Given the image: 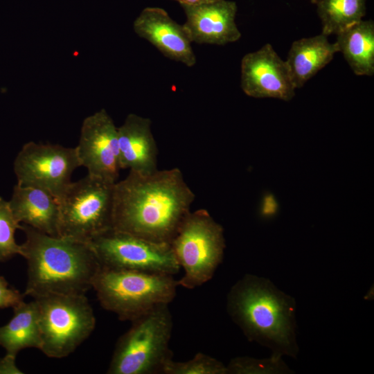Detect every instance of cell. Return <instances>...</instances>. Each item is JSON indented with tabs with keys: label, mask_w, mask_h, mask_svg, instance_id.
I'll return each mask as SVG.
<instances>
[{
	"label": "cell",
	"mask_w": 374,
	"mask_h": 374,
	"mask_svg": "<svg viewBox=\"0 0 374 374\" xmlns=\"http://www.w3.org/2000/svg\"><path fill=\"white\" fill-rule=\"evenodd\" d=\"M195 196L180 169L129 171L114 186L113 229L170 244Z\"/></svg>",
	"instance_id": "obj_1"
},
{
	"label": "cell",
	"mask_w": 374,
	"mask_h": 374,
	"mask_svg": "<svg viewBox=\"0 0 374 374\" xmlns=\"http://www.w3.org/2000/svg\"><path fill=\"white\" fill-rule=\"evenodd\" d=\"M226 310L249 341L296 358L295 300L269 279L245 274L229 292Z\"/></svg>",
	"instance_id": "obj_2"
},
{
	"label": "cell",
	"mask_w": 374,
	"mask_h": 374,
	"mask_svg": "<svg viewBox=\"0 0 374 374\" xmlns=\"http://www.w3.org/2000/svg\"><path fill=\"white\" fill-rule=\"evenodd\" d=\"M21 230L26 235L21 256L28 264L24 296L85 294L92 288L100 264L89 244L49 235L26 224Z\"/></svg>",
	"instance_id": "obj_3"
},
{
	"label": "cell",
	"mask_w": 374,
	"mask_h": 374,
	"mask_svg": "<svg viewBox=\"0 0 374 374\" xmlns=\"http://www.w3.org/2000/svg\"><path fill=\"white\" fill-rule=\"evenodd\" d=\"M178 286L172 275L101 266L92 282L100 305L131 322L159 305H169Z\"/></svg>",
	"instance_id": "obj_4"
},
{
	"label": "cell",
	"mask_w": 374,
	"mask_h": 374,
	"mask_svg": "<svg viewBox=\"0 0 374 374\" xmlns=\"http://www.w3.org/2000/svg\"><path fill=\"white\" fill-rule=\"evenodd\" d=\"M168 305H159L132 321L116 343L107 373H163L172 359L169 344L173 323Z\"/></svg>",
	"instance_id": "obj_5"
},
{
	"label": "cell",
	"mask_w": 374,
	"mask_h": 374,
	"mask_svg": "<svg viewBox=\"0 0 374 374\" xmlns=\"http://www.w3.org/2000/svg\"><path fill=\"white\" fill-rule=\"evenodd\" d=\"M115 183L87 174L57 198L59 236L84 243L113 229Z\"/></svg>",
	"instance_id": "obj_6"
},
{
	"label": "cell",
	"mask_w": 374,
	"mask_h": 374,
	"mask_svg": "<svg viewBox=\"0 0 374 374\" xmlns=\"http://www.w3.org/2000/svg\"><path fill=\"white\" fill-rule=\"evenodd\" d=\"M42 346L47 357L72 353L93 331L96 318L85 294H48L35 296Z\"/></svg>",
	"instance_id": "obj_7"
},
{
	"label": "cell",
	"mask_w": 374,
	"mask_h": 374,
	"mask_svg": "<svg viewBox=\"0 0 374 374\" xmlns=\"http://www.w3.org/2000/svg\"><path fill=\"white\" fill-rule=\"evenodd\" d=\"M171 248L184 269L179 286L194 289L210 280L225 249L222 226L205 209L190 212L173 238Z\"/></svg>",
	"instance_id": "obj_8"
},
{
	"label": "cell",
	"mask_w": 374,
	"mask_h": 374,
	"mask_svg": "<svg viewBox=\"0 0 374 374\" xmlns=\"http://www.w3.org/2000/svg\"><path fill=\"white\" fill-rule=\"evenodd\" d=\"M101 267L175 276L180 270L170 244L112 229L89 243Z\"/></svg>",
	"instance_id": "obj_9"
},
{
	"label": "cell",
	"mask_w": 374,
	"mask_h": 374,
	"mask_svg": "<svg viewBox=\"0 0 374 374\" xmlns=\"http://www.w3.org/2000/svg\"><path fill=\"white\" fill-rule=\"evenodd\" d=\"M80 166L75 147L29 141L17 155L14 172L18 184L44 190L57 199Z\"/></svg>",
	"instance_id": "obj_10"
},
{
	"label": "cell",
	"mask_w": 374,
	"mask_h": 374,
	"mask_svg": "<svg viewBox=\"0 0 374 374\" xmlns=\"http://www.w3.org/2000/svg\"><path fill=\"white\" fill-rule=\"evenodd\" d=\"M81 166L88 175L116 183L121 170L118 127L105 109L84 118L75 147Z\"/></svg>",
	"instance_id": "obj_11"
},
{
	"label": "cell",
	"mask_w": 374,
	"mask_h": 374,
	"mask_svg": "<svg viewBox=\"0 0 374 374\" xmlns=\"http://www.w3.org/2000/svg\"><path fill=\"white\" fill-rule=\"evenodd\" d=\"M241 88L251 97L274 98L286 101L294 96L296 89L286 62L269 44L242 57Z\"/></svg>",
	"instance_id": "obj_12"
},
{
	"label": "cell",
	"mask_w": 374,
	"mask_h": 374,
	"mask_svg": "<svg viewBox=\"0 0 374 374\" xmlns=\"http://www.w3.org/2000/svg\"><path fill=\"white\" fill-rule=\"evenodd\" d=\"M134 32L157 48L165 57L192 67L196 56L183 26L168 12L157 7L144 8L134 21Z\"/></svg>",
	"instance_id": "obj_13"
},
{
	"label": "cell",
	"mask_w": 374,
	"mask_h": 374,
	"mask_svg": "<svg viewBox=\"0 0 374 374\" xmlns=\"http://www.w3.org/2000/svg\"><path fill=\"white\" fill-rule=\"evenodd\" d=\"M182 8L186 17L183 26L191 42L224 45L240 38L235 22L237 6L234 1L219 0Z\"/></svg>",
	"instance_id": "obj_14"
},
{
	"label": "cell",
	"mask_w": 374,
	"mask_h": 374,
	"mask_svg": "<svg viewBox=\"0 0 374 374\" xmlns=\"http://www.w3.org/2000/svg\"><path fill=\"white\" fill-rule=\"evenodd\" d=\"M151 121L130 114L118 127L121 169L150 174L157 168L158 149L151 129Z\"/></svg>",
	"instance_id": "obj_15"
},
{
	"label": "cell",
	"mask_w": 374,
	"mask_h": 374,
	"mask_svg": "<svg viewBox=\"0 0 374 374\" xmlns=\"http://www.w3.org/2000/svg\"><path fill=\"white\" fill-rule=\"evenodd\" d=\"M8 202L19 223L49 235L59 236V202L51 194L37 188L17 184Z\"/></svg>",
	"instance_id": "obj_16"
},
{
	"label": "cell",
	"mask_w": 374,
	"mask_h": 374,
	"mask_svg": "<svg viewBox=\"0 0 374 374\" xmlns=\"http://www.w3.org/2000/svg\"><path fill=\"white\" fill-rule=\"evenodd\" d=\"M337 52L339 48L336 42H329L328 36L322 33L294 41L285 62L296 89L303 87L326 66Z\"/></svg>",
	"instance_id": "obj_17"
},
{
	"label": "cell",
	"mask_w": 374,
	"mask_h": 374,
	"mask_svg": "<svg viewBox=\"0 0 374 374\" xmlns=\"http://www.w3.org/2000/svg\"><path fill=\"white\" fill-rule=\"evenodd\" d=\"M336 44L353 72L357 75L374 73V23L355 24L337 35Z\"/></svg>",
	"instance_id": "obj_18"
},
{
	"label": "cell",
	"mask_w": 374,
	"mask_h": 374,
	"mask_svg": "<svg viewBox=\"0 0 374 374\" xmlns=\"http://www.w3.org/2000/svg\"><path fill=\"white\" fill-rule=\"evenodd\" d=\"M13 310L12 319L0 327V346L6 349L7 354L14 356L27 348L40 350L42 340L35 301L28 303L23 301L13 307Z\"/></svg>",
	"instance_id": "obj_19"
},
{
	"label": "cell",
	"mask_w": 374,
	"mask_h": 374,
	"mask_svg": "<svg viewBox=\"0 0 374 374\" xmlns=\"http://www.w3.org/2000/svg\"><path fill=\"white\" fill-rule=\"evenodd\" d=\"M322 24V34H339L362 20L366 0H314Z\"/></svg>",
	"instance_id": "obj_20"
},
{
	"label": "cell",
	"mask_w": 374,
	"mask_h": 374,
	"mask_svg": "<svg viewBox=\"0 0 374 374\" xmlns=\"http://www.w3.org/2000/svg\"><path fill=\"white\" fill-rule=\"evenodd\" d=\"M283 356L272 353L269 358L256 359L238 357L226 366L227 374H287L293 373L283 359Z\"/></svg>",
	"instance_id": "obj_21"
},
{
	"label": "cell",
	"mask_w": 374,
	"mask_h": 374,
	"mask_svg": "<svg viewBox=\"0 0 374 374\" xmlns=\"http://www.w3.org/2000/svg\"><path fill=\"white\" fill-rule=\"evenodd\" d=\"M21 224L15 218L9 202L0 197V262L8 260L16 255H21V244L15 240L17 229Z\"/></svg>",
	"instance_id": "obj_22"
},
{
	"label": "cell",
	"mask_w": 374,
	"mask_h": 374,
	"mask_svg": "<svg viewBox=\"0 0 374 374\" xmlns=\"http://www.w3.org/2000/svg\"><path fill=\"white\" fill-rule=\"evenodd\" d=\"M163 374H227L226 366L218 359L202 353L185 362L170 360Z\"/></svg>",
	"instance_id": "obj_23"
},
{
	"label": "cell",
	"mask_w": 374,
	"mask_h": 374,
	"mask_svg": "<svg viewBox=\"0 0 374 374\" xmlns=\"http://www.w3.org/2000/svg\"><path fill=\"white\" fill-rule=\"evenodd\" d=\"M24 294L9 287L3 276H0V308L15 307L24 301Z\"/></svg>",
	"instance_id": "obj_24"
},
{
	"label": "cell",
	"mask_w": 374,
	"mask_h": 374,
	"mask_svg": "<svg viewBox=\"0 0 374 374\" xmlns=\"http://www.w3.org/2000/svg\"><path fill=\"white\" fill-rule=\"evenodd\" d=\"M16 356L7 354L0 358V374H22L24 373L15 364Z\"/></svg>",
	"instance_id": "obj_25"
},
{
	"label": "cell",
	"mask_w": 374,
	"mask_h": 374,
	"mask_svg": "<svg viewBox=\"0 0 374 374\" xmlns=\"http://www.w3.org/2000/svg\"><path fill=\"white\" fill-rule=\"evenodd\" d=\"M177 1L181 6H195L209 3L219 0H173Z\"/></svg>",
	"instance_id": "obj_26"
}]
</instances>
